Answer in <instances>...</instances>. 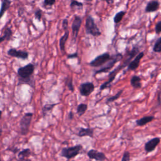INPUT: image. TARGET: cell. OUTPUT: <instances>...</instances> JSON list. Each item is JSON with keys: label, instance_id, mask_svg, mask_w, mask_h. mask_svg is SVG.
<instances>
[{"label": "cell", "instance_id": "cell-1", "mask_svg": "<svg viewBox=\"0 0 161 161\" xmlns=\"http://www.w3.org/2000/svg\"><path fill=\"white\" fill-rule=\"evenodd\" d=\"M35 68V65L31 63L19 67L17 71L19 80L18 84L20 85L22 84H28L31 87H34L35 80H33V74L34 73Z\"/></svg>", "mask_w": 161, "mask_h": 161}, {"label": "cell", "instance_id": "cell-2", "mask_svg": "<svg viewBox=\"0 0 161 161\" xmlns=\"http://www.w3.org/2000/svg\"><path fill=\"white\" fill-rule=\"evenodd\" d=\"M85 27L86 33L88 35L93 36H99L101 35V32L95 23L94 18L91 15H89L86 18Z\"/></svg>", "mask_w": 161, "mask_h": 161}, {"label": "cell", "instance_id": "cell-3", "mask_svg": "<svg viewBox=\"0 0 161 161\" xmlns=\"http://www.w3.org/2000/svg\"><path fill=\"white\" fill-rule=\"evenodd\" d=\"M32 113H26L19 121L20 133L22 135H26L29 131V128L33 118Z\"/></svg>", "mask_w": 161, "mask_h": 161}, {"label": "cell", "instance_id": "cell-4", "mask_svg": "<svg viewBox=\"0 0 161 161\" xmlns=\"http://www.w3.org/2000/svg\"><path fill=\"white\" fill-rule=\"evenodd\" d=\"M123 56L121 53H118L114 55H113V58L112 59L109 61L107 64H106V65L102 67L101 69L96 70L94 72V75L98 74H101V73H106L109 72V70H111V69L114 66V65L119 62V60H121L123 58Z\"/></svg>", "mask_w": 161, "mask_h": 161}, {"label": "cell", "instance_id": "cell-5", "mask_svg": "<svg viewBox=\"0 0 161 161\" xmlns=\"http://www.w3.org/2000/svg\"><path fill=\"white\" fill-rule=\"evenodd\" d=\"M112 58L113 55L111 56L108 52H105L97 56L95 58H94L89 63V65L93 67H102L103 66V65L107 64L109 61H110Z\"/></svg>", "mask_w": 161, "mask_h": 161}, {"label": "cell", "instance_id": "cell-6", "mask_svg": "<svg viewBox=\"0 0 161 161\" xmlns=\"http://www.w3.org/2000/svg\"><path fill=\"white\" fill-rule=\"evenodd\" d=\"M82 149V146L81 145H77L73 147L63 148L62 149L60 155L65 157L67 159H70L77 156Z\"/></svg>", "mask_w": 161, "mask_h": 161}, {"label": "cell", "instance_id": "cell-7", "mask_svg": "<svg viewBox=\"0 0 161 161\" xmlns=\"http://www.w3.org/2000/svg\"><path fill=\"white\" fill-rule=\"evenodd\" d=\"M125 67H126V66L124 65V64L122 63V64H119L115 69H114L113 71H111V72L109 74V75H108V80L106 82H104L103 84H102L101 85L100 88H99L100 91H103V90H104V89H106V88H108V87H109L111 83L114 80V79H115V77H116L117 74H118L121 69H123V68H125Z\"/></svg>", "mask_w": 161, "mask_h": 161}, {"label": "cell", "instance_id": "cell-8", "mask_svg": "<svg viewBox=\"0 0 161 161\" xmlns=\"http://www.w3.org/2000/svg\"><path fill=\"white\" fill-rule=\"evenodd\" d=\"M82 22V18L78 15H75L73 22L72 24V40L75 42L77 40L78 33Z\"/></svg>", "mask_w": 161, "mask_h": 161}, {"label": "cell", "instance_id": "cell-9", "mask_svg": "<svg viewBox=\"0 0 161 161\" xmlns=\"http://www.w3.org/2000/svg\"><path fill=\"white\" fill-rule=\"evenodd\" d=\"M95 86L91 82H86L82 83L79 86V92L82 96H89L94 91Z\"/></svg>", "mask_w": 161, "mask_h": 161}, {"label": "cell", "instance_id": "cell-10", "mask_svg": "<svg viewBox=\"0 0 161 161\" xmlns=\"http://www.w3.org/2000/svg\"><path fill=\"white\" fill-rule=\"evenodd\" d=\"M87 155L89 158L95 160L96 161H105L106 160V157L103 152H99L94 149L89 150Z\"/></svg>", "mask_w": 161, "mask_h": 161}, {"label": "cell", "instance_id": "cell-11", "mask_svg": "<svg viewBox=\"0 0 161 161\" xmlns=\"http://www.w3.org/2000/svg\"><path fill=\"white\" fill-rule=\"evenodd\" d=\"M8 55L13 57H16L18 58H21L23 60L27 59L28 58L29 53L28 52L26 51H23L20 50H17L16 48H10L8 50Z\"/></svg>", "mask_w": 161, "mask_h": 161}, {"label": "cell", "instance_id": "cell-12", "mask_svg": "<svg viewBox=\"0 0 161 161\" xmlns=\"http://www.w3.org/2000/svg\"><path fill=\"white\" fill-rule=\"evenodd\" d=\"M160 142V138L158 137H155L150 140H148L147 142L145 143L144 149L147 153L151 152L153 151L156 147L159 144Z\"/></svg>", "mask_w": 161, "mask_h": 161}, {"label": "cell", "instance_id": "cell-13", "mask_svg": "<svg viewBox=\"0 0 161 161\" xmlns=\"http://www.w3.org/2000/svg\"><path fill=\"white\" fill-rule=\"evenodd\" d=\"M144 56V52H140L135 58L133 60L131 61V62L129 64V65L127 67V70H136L140 65V60Z\"/></svg>", "mask_w": 161, "mask_h": 161}, {"label": "cell", "instance_id": "cell-14", "mask_svg": "<svg viewBox=\"0 0 161 161\" xmlns=\"http://www.w3.org/2000/svg\"><path fill=\"white\" fill-rule=\"evenodd\" d=\"M160 7V3L158 1L153 0L149 1L145 8V12L146 13H153L157 11Z\"/></svg>", "mask_w": 161, "mask_h": 161}, {"label": "cell", "instance_id": "cell-15", "mask_svg": "<svg viewBox=\"0 0 161 161\" xmlns=\"http://www.w3.org/2000/svg\"><path fill=\"white\" fill-rule=\"evenodd\" d=\"M78 136L79 137L83 136H89L91 138H93L94 136V129L91 128H79L78 133Z\"/></svg>", "mask_w": 161, "mask_h": 161}, {"label": "cell", "instance_id": "cell-16", "mask_svg": "<svg viewBox=\"0 0 161 161\" xmlns=\"http://www.w3.org/2000/svg\"><path fill=\"white\" fill-rule=\"evenodd\" d=\"M69 35V30H67L65 31L64 34L61 36V38H60V40H59V47H60L61 52L64 54L65 52V43L67 42V40H68Z\"/></svg>", "mask_w": 161, "mask_h": 161}, {"label": "cell", "instance_id": "cell-17", "mask_svg": "<svg viewBox=\"0 0 161 161\" xmlns=\"http://www.w3.org/2000/svg\"><path fill=\"white\" fill-rule=\"evenodd\" d=\"M155 119L153 116H145L136 121V124L138 126H143L147 123L152 121Z\"/></svg>", "mask_w": 161, "mask_h": 161}, {"label": "cell", "instance_id": "cell-18", "mask_svg": "<svg viewBox=\"0 0 161 161\" xmlns=\"http://www.w3.org/2000/svg\"><path fill=\"white\" fill-rule=\"evenodd\" d=\"M130 84L135 89H140L142 87L140 77L136 75H133L130 79Z\"/></svg>", "mask_w": 161, "mask_h": 161}, {"label": "cell", "instance_id": "cell-19", "mask_svg": "<svg viewBox=\"0 0 161 161\" xmlns=\"http://www.w3.org/2000/svg\"><path fill=\"white\" fill-rule=\"evenodd\" d=\"M11 3V1H8V0L2 1L1 6L0 8V19L3 17L4 13L9 8Z\"/></svg>", "mask_w": 161, "mask_h": 161}, {"label": "cell", "instance_id": "cell-20", "mask_svg": "<svg viewBox=\"0 0 161 161\" xmlns=\"http://www.w3.org/2000/svg\"><path fill=\"white\" fill-rule=\"evenodd\" d=\"M13 35V31L10 28H7L3 33V35L0 36V43L4 42V40H10Z\"/></svg>", "mask_w": 161, "mask_h": 161}, {"label": "cell", "instance_id": "cell-21", "mask_svg": "<svg viewBox=\"0 0 161 161\" xmlns=\"http://www.w3.org/2000/svg\"><path fill=\"white\" fill-rule=\"evenodd\" d=\"M87 105L86 104L80 103L77 107V113L79 117L82 116L87 109Z\"/></svg>", "mask_w": 161, "mask_h": 161}, {"label": "cell", "instance_id": "cell-22", "mask_svg": "<svg viewBox=\"0 0 161 161\" xmlns=\"http://www.w3.org/2000/svg\"><path fill=\"white\" fill-rule=\"evenodd\" d=\"M31 154V150L29 148H25L20 151L18 154V157L19 160H24L25 158L28 157Z\"/></svg>", "mask_w": 161, "mask_h": 161}, {"label": "cell", "instance_id": "cell-23", "mask_svg": "<svg viewBox=\"0 0 161 161\" xmlns=\"http://www.w3.org/2000/svg\"><path fill=\"white\" fill-rule=\"evenodd\" d=\"M125 14H126V11H119L118 13H117L113 18L114 23L116 24L120 23L121 21V20L123 19Z\"/></svg>", "mask_w": 161, "mask_h": 161}, {"label": "cell", "instance_id": "cell-24", "mask_svg": "<svg viewBox=\"0 0 161 161\" xmlns=\"http://www.w3.org/2000/svg\"><path fill=\"white\" fill-rule=\"evenodd\" d=\"M57 104H47L42 108V113L43 116H45L49 112H50Z\"/></svg>", "mask_w": 161, "mask_h": 161}, {"label": "cell", "instance_id": "cell-25", "mask_svg": "<svg viewBox=\"0 0 161 161\" xmlns=\"http://www.w3.org/2000/svg\"><path fill=\"white\" fill-rule=\"evenodd\" d=\"M123 89L118 91V92H117L115 95H114V96H111V97H108V98L106 99V104H108V103H113V102H114V101L117 100V99L121 96V94H123Z\"/></svg>", "mask_w": 161, "mask_h": 161}, {"label": "cell", "instance_id": "cell-26", "mask_svg": "<svg viewBox=\"0 0 161 161\" xmlns=\"http://www.w3.org/2000/svg\"><path fill=\"white\" fill-rule=\"evenodd\" d=\"M65 84L67 86L68 89L71 92L74 91V86L73 85V81H72V78L71 77L67 76L65 79Z\"/></svg>", "mask_w": 161, "mask_h": 161}, {"label": "cell", "instance_id": "cell-27", "mask_svg": "<svg viewBox=\"0 0 161 161\" xmlns=\"http://www.w3.org/2000/svg\"><path fill=\"white\" fill-rule=\"evenodd\" d=\"M153 51L156 53L161 52V36L159 37L155 42L153 47Z\"/></svg>", "mask_w": 161, "mask_h": 161}, {"label": "cell", "instance_id": "cell-28", "mask_svg": "<svg viewBox=\"0 0 161 161\" xmlns=\"http://www.w3.org/2000/svg\"><path fill=\"white\" fill-rule=\"evenodd\" d=\"M55 3V0H45L43 2L42 6L46 9H48V8H51Z\"/></svg>", "mask_w": 161, "mask_h": 161}, {"label": "cell", "instance_id": "cell-29", "mask_svg": "<svg viewBox=\"0 0 161 161\" xmlns=\"http://www.w3.org/2000/svg\"><path fill=\"white\" fill-rule=\"evenodd\" d=\"M70 7L73 9L75 7H77V8H82L83 7V3L79 2L77 1H72L70 4Z\"/></svg>", "mask_w": 161, "mask_h": 161}, {"label": "cell", "instance_id": "cell-30", "mask_svg": "<svg viewBox=\"0 0 161 161\" xmlns=\"http://www.w3.org/2000/svg\"><path fill=\"white\" fill-rule=\"evenodd\" d=\"M42 14H43V12L40 9H37L35 12V17L38 21H41L42 18Z\"/></svg>", "mask_w": 161, "mask_h": 161}, {"label": "cell", "instance_id": "cell-31", "mask_svg": "<svg viewBox=\"0 0 161 161\" xmlns=\"http://www.w3.org/2000/svg\"><path fill=\"white\" fill-rule=\"evenodd\" d=\"M121 161H130V153L128 151H125L123 153Z\"/></svg>", "mask_w": 161, "mask_h": 161}, {"label": "cell", "instance_id": "cell-32", "mask_svg": "<svg viewBox=\"0 0 161 161\" xmlns=\"http://www.w3.org/2000/svg\"><path fill=\"white\" fill-rule=\"evenodd\" d=\"M155 31L157 34H160L161 33V21L156 23L155 26Z\"/></svg>", "mask_w": 161, "mask_h": 161}, {"label": "cell", "instance_id": "cell-33", "mask_svg": "<svg viewBox=\"0 0 161 161\" xmlns=\"http://www.w3.org/2000/svg\"><path fill=\"white\" fill-rule=\"evenodd\" d=\"M68 20L67 19H64L62 21V28L65 31L68 30Z\"/></svg>", "mask_w": 161, "mask_h": 161}, {"label": "cell", "instance_id": "cell-34", "mask_svg": "<svg viewBox=\"0 0 161 161\" xmlns=\"http://www.w3.org/2000/svg\"><path fill=\"white\" fill-rule=\"evenodd\" d=\"M78 57V53L77 52H75L74 53L69 54L67 55V58H77Z\"/></svg>", "mask_w": 161, "mask_h": 161}, {"label": "cell", "instance_id": "cell-35", "mask_svg": "<svg viewBox=\"0 0 161 161\" xmlns=\"http://www.w3.org/2000/svg\"><path fill=\"white\" fill-rule=\"evenodd\" d=\"M157 101L158 103V104L161 106V89L159 91L158 93V96H157Z\"/></svg>", "mask_w": 161, "mask_h": 161}, {"label": "cell", "instance_id": "cell-36", "mask_svg": "<svg viewBox=\"0 0 161 161\" xmlns=\"http://www.w3.org/2000/svg\"><path fill=\"white\" fill-rule=\"evenodd\" d=\"M74 118V113L72 111H69L68 113V119L69 120H72Z\"/></svg>", "mask_w": 161, "mask_h": 161}, {"label": "cell", "instance_id": "cell-37", "mask_svg": "<svg viewBox=\"0 0 161 161\" xmlns=\"http://www.w3.org/2000/svg\"><path fill=\"white\" fill-rule=\"evenodd\" d=\"M2 113H3L2 111H1V110H0V119H1V117H2Z\"/></svg>", "mask_w": 161, "mask_h": 161}, {"label": "cell", "instance_id": "cell-38", "mask_svg": "<svg viewBox=\"0 0 161 161\" xmlns=\"http://www.w3.org/2000/svg\"><path fill=\"white\" fill-rule=\"evenodd\" d=\"M2 132H3V130L1 128H0V136H1V134H2Z\"/></svg>", "mask_w": 161, "mask_h": 161}, {"label": "cell", "instance_id": "cell-39", "mask_svg": "<svg viewBox=\"0 0 161 161\" xmlns=\"http://www.w3.org/2000/svg\"><path fill=\"white\" fill-rule=\"evenodd\" d=\"M106 3H113V1H106Z\"/></svg>", "mask_w": 161, "mask_h": 161}, {"label": "cell", "instance_id": "cell-40", "mask_svg": "<svg viewBox=\"0 0 161 161\" xmlns=\"http://www.w3.org/2000/svg\"><path fill=\"white\" fill-rule=\"evenodd\" d=\"M0 161H3V160H1V158H0Z\"/></svg>", "mask_w": 161, "mask_h": 161}]
</instances>
